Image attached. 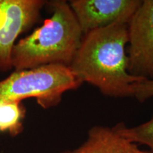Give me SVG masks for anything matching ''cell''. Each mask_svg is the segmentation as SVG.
I'll return each instance as SVG.
<instances>
[{"label":"cell","instance_id":"ba28073f","mask_svg":"<svg viewBox=\"0 0 153 153\" xmlns=\"http://www.w3.org/2000/svg\"><path fill=\"white\" fill-rule=\"evenodd\" d=\"M26 108L22 101L0 99V133L11 137L20 135L24 131Z\"/></svg>","mask_w":153,"mask_h":153},{"label":"cell","instance_id":"277c9868","mask_svg":"<svg viewBox=\"0 0 153 153\" xmlns=\"http://www.w3.org/2000/svg\"><path fill=\"white\" fill-rule=\"evenodd\" d=\"M46 1L0 0V72L12 70L11 53L17 38L37 22Z\"/></svg>","mask_w":153,"mask_h":153},{"label":"cell","instance_id":"7a4b0ae2","mask_svg":"<svg viewBox=\"0 0 153 153\" xmlns=\"http://www.w3.org/2000/svg\"><path fill=\"white\" fill-rule=\"evenodd\" d=\"M51 16L16 43L11 53L14 71L48 65L70 66L84 34L68 1H46Z\"/></svg>","mask_w":153,"mask_h":153},{"label":"cell","instance_id":"30bf717a","mask_svg":"<svg viewBox=\"0 0 153 153\" xmlns=\"http://www.w3.org/2000/svg\"><path fill=\"white\" fill-rule=\"evenodd\" d=\"M133 96L140 102L153 97V80H142L133 85Z\"/></svg>","mask_w":153,"mask_h":153},{"label":"cell","instance_id":"8992f818","mask_svg":"<svg viewBox=\"0 0 153 153\" xmlns=\"http://www.w3.org/2000/svg\"><path fill=\"white\" fill-rule=\"evenodd\" d=\"M140 0H72L69 4L84 35L115 24H128Z\"/></svg>","mask_w":153,"mask_h":153},{"label":"cell","instance_id":"6da1fadb","mask_svg":"<svg viewBox=\"0 0 153 153\" xmlns=\"http://www.w3.org/2000/svg\"><path fill=\"white\" fill-rule=\"evenodd\" d=\"M128 24H115L84 35L81 45L69 66L82 82L98 88L111 97L133 96V84L145 80L128 71Z\"/></svg>","mask_w":153,"mask_h":153},{"label":"cell","instance_id":"5b68a950","mask_svg":"<svg viewBox=\"0 0 153 153\" xmlns=\"http://www.w3.org/2000/svg\"><path fill=\"white\" fill-rule=\"evenodd\" d=\"M131 75L153 80V0H143L128 24Z\"/></svg>","mask_w":153,"mask_h":153},{"label":"cell","instance_id":"52a82bcc","mask_svg":"<svg viewBox=\"0 0 153 153\" xmlns=\"http://www.w3.org/2000/svg\"><path fill=\"white\" fill-rule=\"evenodd\" d=\"M60 153H151L143 150L116 133L113 128L95 126L89 130L86 140L74 150Z\"/></svg>","mask_w":153,"mask_h":153},{"label":"cell","instance_id":"9c48e42d","mask_svg":"<svg viewBox=\"0 0 153 153\" xmlns=\"http://www.w3.org/2000/svg\"><path fill=\"white\" fill-rule=\"evenodd\" d=\"M116 133L130 142L145 145L153 153V116L150 120L134 127H128L120 122L113 127Z\"/></svg>","mask_w":153,"mask_h":153},{"label":"cell","instance_id":"3957f363","mask_svg":"<svg viewBox=\"0 0 153 153\" xmlns=\"http://www.w3.org/2000/svg\"><path fill=\"white\" fill-rule=\"evenodd\" d=\"M82 83L69 67L48 65L14 71L0 81V99L22 101L35 98L43 108L57 106L63 94L77 89Z\"/></svg>","mask_w":153,"mask_h":153}]
</instances>
